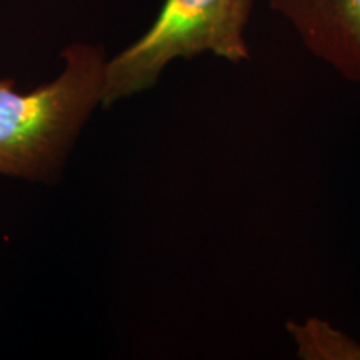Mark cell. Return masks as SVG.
I'll use <instances>...</instances> for the list:
<instances>
[{
  "label": "cell",
  "instance_id": "obj_1",
  "mask_svg": "<svg viewBox=\"0 0 360 360\" xmlns=\"http://www.w3.org/2000/svg\"><path fill=\"white\" fill-rule=\"evenodd\" d=\"M64 58L62 74L29 94L0 80V174L49 177L102 102L107 60L101 49L75 44Z\"/></svg>",
  "mask_w": 360,
  "mask_h": 360
},
{
  "label": "cell",
  "instance_id": "obj_3",
  "mask_svg": "<svg viewBox=\"0 0 360 360\" xmlns=\"http://www.w3.org/2000/svg\"><path fill=\"white\" fill-rule=\"evenodd\" d=\"M310 37L360 57V0H277Z\"/></svg>",
  "mask_w": 360,
  "mask_h": 360
},
{
  "label": "cell",
  "instance_id": "obj_2",
  "mask_svg": "<svg viewBox=\"0 0 360 360\" xmlns=\"http://www.w3.org/2000/svg\"><path fill=\"white\" fill-rule=\"evenodd\" d=\"M254 0H165L150 29L107 62L103 105L155 84L169 62L212 52L231 62L249 57L244 30Z\"/></svg>",
  "mask_w": 360,
  "mask_h": 360
}]
</instances>
